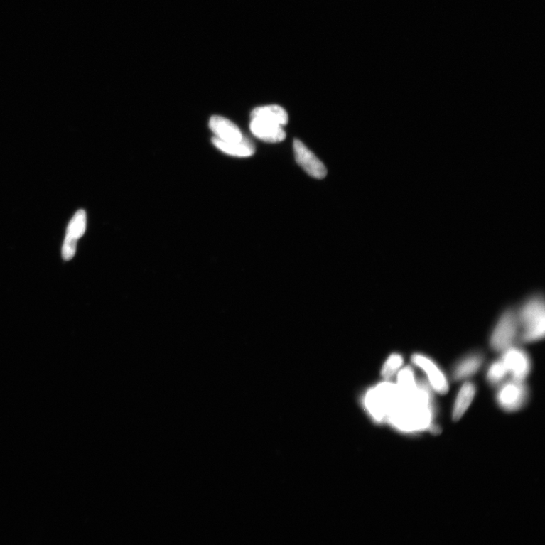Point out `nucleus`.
<instances>
[{
  "instance_id": "1",
  "label": "nucleus",
  "mask_w": 545,
  "mask_h": 545,
  "mask_svg": "<svg viewBox=\"0 0 545 545\" xmlns=\"http://www.w3.org/2000/svg\"><path fill=\"white\" fill-rule=\"evenodd\" d=\"M399 389V388H398ZM433 389L428 382L419 379L411 390L399 389V396L389 414L387 423L396 431L415 434L427 431L437 432Z\"/></svg>"
},
{
  "instance_id": "2",
  "label": "nucleus",
  "mask_w": 545,
  "mask_h": 545,
  "mask_svg": "<svg viewBox=\"0 0 545 545\" xmlns=\"http://www.w3.org/2000/svg\"><path fill=\"white\" fill-rule=\"evenodd\" d=\"M517 318L519 324L523 328L522 340L525 342H535L544 339L545 309L542 296H536L529 298L522 306Z\"/></svg>"
},
{
  "instance_id": "3",
  "label": "nucleus",
  "mask_w": 545,
  "mask_h": 545,
  "mask_svg": "<svg viewBox=\"0 0 545 545\" xmlns=\"http://www.w3.org/2000/svg\"><path fill=\"white\" fill-rule=\"evenodd\" d=\"M399 396L396 384L386 381L369 389L365 397V406L377 423H387L389 414Z\"/></svg>"
},
{
  "instance_id": "4",
  "label": "nucleus",
  "mask_w": 545,
  "mask_h": 545,
  "mask_svg": "<svg viewBox=\"0 0 545 545\" xmlns=\"http://www.w3.org/2000/svg\"><path fill=\"white\" fill-rule=\"evenodd\" d=\"M519 321L512 310H507L498 320L490 339L492 349L496 352H504L512 347L518 333Z\"/></svg>"
},
{
  "instance_id": "5",
  "label": "nucleus",
  "mask_w": 545,
  "mask_h": 545,
  "mask_svg": "<svg viewBox=\"0 0 545 545\" xmlns=\"http://www.w3.org/2000/svg\"><path fill=\"white\" fill-rule=\"evenodd\" d=\"M528 390L523 382L513 379L506 382L497 393V401L507 412H514L525 405Z\"/></svg>"
},
{
  "instance_id": "6",
  "label": "nucleus",
  "mask_w": 545,
  "mask_h": 545,
  "mask_svg": "<svg viewBox=\"0 0 545 545\" xmlns=\"http://www.w3.org/2000/svg\"><path fill=\"white\" fill-rule=\"evenodd\" d=\"M411 360L413 363L420 367L426 375L428 386L433 391L444 395L449 389L448 379L442 369L431 359L425 355L414 354Z\"/></svg>"
},
{
  "instance_id": "7",
  "label": "nucleus",
  "mask_w": 545,
  "mask_h": 545,
  "mask_svg": "<svg viewBox=\"0 0 545 545\" xmlns=\"http://www.w3.org/2000/svg\"><path fill=\"white\" fill-rule=\"evenodd\" d=\"M502 360L513 379L524 382L529 376L531 363L528 354L513 346L503 352Z\"/></svg>"
},
{
  "instance_id": "8",
  "label": "nucleus",
  "mask_w": 545,
  "mask_h": 545,
  "mask_svg": "<svg viewBox=\"0 0 545 545\" xmlns=\"http://www.w3.org/2000/svg\"><path fill=\"white\" fill-rule=\"evenodd\" d=\"M294 153L297 163L303 168L310 176L323 179L327 176V168L317 156L299 140L293 144Z\"/></svg>"
},
{
  "instance_id": "9",
  "label": "nucleus",
  "mask_w": 545,
  "mask_h": 545,
  "mask_svg": "<svg viewBox=\"0 0 545 545\" xmlns=\"http://www.w3.org/2000/svg\"><path fill=\"white\" fill-rule=\"evenodd\" d=\"M87 215L84 210H79L72 217L67 228V234L63 248V257L71 260L76 252L77 242L85 233Z\"/></svg>"
},
{
  "instance_id": "10",
  "label": "nucleus",
  "mask_w": 545,
  "mask_h": 545,
  "mask_svg": "<svg viewBox=\"0 0 545 545\" xmlns=\"http://www.w3.org/2000/svg\"><path fill=\"white\" fill-rule=\"evenodd\" d=\"M250 130L259 140L266 143H280L286 136L283 126L260 119H252Z\"/></svg>"
},
{
  "instance_id": "11",
  "label": "nucleus",
  "mask_w": 545,
  "mask_h": 545,
  "mask_svg": "<svg viewBox=\"0 0 545 545\" xmlns=\"http://www.w3.org/2000/svg\"><path fill=\"white\" fill-rule=\"evenodd\" d=\"M210 127L216 137L225 142H239L243 136L239 127L230 120L215 115L210 121Z\"/></svg>"
},
{
  "instance_id": "12",
  "label": "nucleus",
  "mask_w": 545,
  "mask_h": 545,
  "mask_svg": "<svg viewBox=\"0 0 545 545\" xmlns=\"http://www.w3.org/2000/svg\"><path fill=\"white\" fill-rule=\"evenodd\" d=\"M212 143L217 149L230 156L246 158L253 156L255 153L254 144L246 137L239 142H225L214 137Z\"/></svg>"
},
{
  "instance_id": "13",
  "label": "nucleus",
  "mask_w": 545,
  "mask_h": 545,
  "mask_svg": "<svg viewBox=\"0 0 545 545\" xmlns=\"http://www.w3.org/2000/svg\"><path fill=\"white\" fill-rule=\"evenodd\" d=\"M477 393V387L472 382H465L460 388L454 405L453 411H452V419L458 421L462 419Z\"/></svg>"
},
{
  "instance_id": "14",
  "label": "nucleus",
  "mask_w": 545,
  "mask_h": 545,
  "mask_svg": "<svg viewBox=\"0 0 545 545\" xmlns=\"http://www.w3.org/2000/svg\"><path fill=\"white\" fill-rule=\"evenodd\" d=\"M483 363V356L473 353L463 358L455 366L453 377L456 380L465 379L477 372Z\"/></svg>"
},
{
  "instance_id": "15",
  "label": "nucleus",
  "mask_w": 545,
  "mask_h": 545,
  "mask_svg": "<svg viewBox=\"0 0 545 545\" xmlns=\"http://www.w3.org/2000/svg\"><path fill=\"white\" fill-rule=\"evenodd\" d=\"M251 119L269 121L283 126L286 125L288 121V114L286 110L276 105L254 109L251 113Z\"/></svg>"
},
{
  "instance_id": "16",
  "label": "nucleus",
  "mask_w": 545,
  "mask_h": 545,
  "mask_svg": "<svg viewBox=\"0 0 545 545\" xmlns=\"http://www.w3.org/2000/svg\"><path fill=\"white\" fill-rule=\"evenodd\" d=\"M403 364L404 358L401 355L397 353L391 355L382 368V377L387 380L391 379L398 374Z\"/></svg>"
},
{
  "instance_id": "17",
  "label": "nucleus",
  "mask_w": 545,
  "mask_h": 545,
  "mask_svg": "<svg viewBox=\"0 0 545 545\" xmlns=\"http://www.w3.org/2000/svg\"><path fill=\"white\" fill-rule=\"evenodd\" d=\"M507 374V369L501 359V360L493 362L490 367L488 372H487V379L491 384L497 385L500 384Z\"/></svg>"
}]
</instances>
